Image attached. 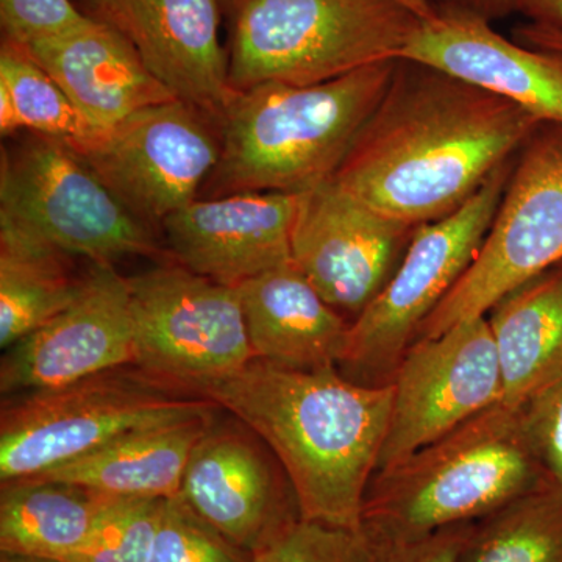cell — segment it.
I'll use <instances>...</instances> for the list:
<instances>
[{
    "mask_svg": "<svg viewBox=\"0 0 562 562\" xmlns=\"http://www.w3.org/2000/svg\"><path fill=\"white\" fill-rule=\"evenodd\" d=\"M222 0H92L94 18L116 29L151 76L220 124L233 95L220 41Z\"/></svg>",
    "mask_w": 562,
    "mask_h": 562,
    "instance_id": "cell-16",
    "label": "cell"
},
{
    "mask_svg": "<svg viewBox=\"0 0 562 562\" xmlns=\"http://www.w3.org/2000/svg\"><path fill=\"white\" fill-rule=\"evenodd\" d=\"M392 2L412 11L422 21L432 20L438 14V10L432 5L431 0H392Z\"/></svg>",
    "mask_w": 562,
    "mask_h": 562,
    "instance_id": "cell-37",
    "label": "cell"
},
{
    "mask_svg": "<svg viewBox=\"0 0 562 562\" xmlns=\"http://www.w3.org/2000/svg\"><path fill=\"white\" fill-rule=\"evenodd\" d=\"M166 501L111 497L88 541L65 562H149Z\"/></svg>",
    "mask_w": 562,
    "mask_h": 562,
    "instance_id": "cell-27",
    "label": "cell"
},
{
    "mask_svg": "<svg viewBox=\"0 0 562 562\" xmlns=\"http://www.w3.org/2000/svg\"><path fill=\"white\" fill-rule=\"evenodd\" d=\"M416 228L328 179L299 194L291 261L328 305L360 316L386 286Z\"/></svg>",
    "mask_w": 562,
    "mask_h": 562,
    "instance_id": "cell-13",
    "label": "cell"
},
{
    "mask_svg": "<svg viewBox=\"0 0 562 562\" xmlns=\"http://www.w3.org/2000/svg\"><path fill=\"white\" fill-rule=\"evenodd\" d=\"M398 60L372 63L324 83L235 90L220 120L221 157L210 198L301 194L331 179L390 91Z\"/></svg>",
    "mask_w": 562,
    "mask_h": 562,
    "instance_id": "cell-3",
    "label": "cell"
},
{
    "mask_svg": "<svg viewBox=\"0 0 562 562\" xmlns=\"http://www.w3.org/2000/svg\"><path fill=\"white\" fill-rule=\"evenodd\" d=\"M110 501L111 495L50 480L2 484L0 552L68 561Z\"/></svg>",
    "mask_w": 562,
    "mask_h": 562,
    "instance_id": "cell-23",
    "label": "cell"
},
{
    "mask_svg": "<svg viewBox=\"0 0 562 562\" xmlns=\"http://www.w3.org/2000/svg\"><path fill=\"white\" fill-rule=\"evenodd\" d=\"M512 172L503 162L464 205L414 231L386 286L350 324L338 364L344 376L369 386L390 383L420 325L475 260Z\"/></svg>",
    "mask_w": 562,
    "mask_h": 562,
    "instance_id": "cell-8",
    "label": "cell"
},
{
    "mask_svg": "<svg viewBox=\"0 0 562 562\" xmlns=\"http://www.w3.org/2000/svg\"><path fill=\"white\" fill-rule=\"evenodd\" d=\"M390 383L394 391L390 431L376 472L503 401L487 317H469L436 338L416 339Z\"/></svg>",
    "mask_w": 562,
    "mask_h": 562,
    "instance_id": "cell-12",
    "label": "cell"
},
{
    "mask_svg": "<svg viewBox=\"0 0 562 562\" xmlns=\"http://www.w3.org/2000/svg\"><path fill=\"white\" fill-rule=\"evenodd\" d=\"M251 562H372L360 531L297 519L251 554Z\"/></svg>",
    "mask_w": 562,
    "mask_h": 562,
    "instance_id": "cell-29",
    "label": "cell"
},
{
    "mask_svg": "<svg viewBox=\"0 0 562 562\" xmlns=\"http://www.w3.org/2000/svg\"><path fill=\"white\" fill-rule=\"evenodd\" d=\"M398 60L439 70L562 127V54L525 49L483 18L438 11L420 22Z\"/></svg>",
    "mask_w": 562,
    "mask_h": 562,
    "instance_id": "cell-18",
    "label": "cell"
},
{
    "mask_svg": "<svg viewBox=\"0 0 562 562\" xmlns=\"http://www.w3.org/2000/svg\"><path fill=\"white\" fill-rule=\"evenodd\" d=\"M195 394L232 413L268 446L290 480L301 519L360 531L392 416V384L369 386L336 368L251 360Z\"/></svg>",
    "mask_w": 562,
    "mask_h": 562,
    "instance_id": "cell-2",
    "label": "cell"
},
{
    "mask_svg": "<svg viewBox=\"0 0 562 562\" xmlns=\"http://www.w3.org/2000/svg\"><path fill=\"white\" fill-rule=\"evenodd\" d=\"M238 290L254 360L303 371L338 368L350 324L294 262L244 281Z\"/></svg>",
    "mask_w": 562,
    "mask_h": 562,
    "instance_id": "cell-20",
    "label": "cell"
},
{
    "mask_svg": "<svg viewBox=\"0 0 562 562\" xmlns=\"http://www.w3.org/2000/svg\"><path fill=\"white\" fill-rule=\"evenodd\" d=\"M25 49L57 81L92 132L177 99L151 76L131 41L94 16L61 38Z\"/></svg>",
    "mask_w": 562,
    "mask_h": 562,
    "instance_id": "cell-19",
    "label": "cell"
},
{
    "mask_svg": "<svg viewBox=\"0 0 562 562\" xmlns=\"http://www.w3.org/2000/svg\"><path fill=\"white\" fill-rule=\"evenodd\" d=\"M541 124L516 103L398 60L390 91L331 179L419 227L464 205Z\"/></svg>",
    "mask_w": 562,
    "mask_h": 562,
    "instance_id": "cell-1",
    "label": "cell"
},
{
    "mask_svg": "<svg viewBox=\"0 0 562 562\" xmlns=\"http://www.w3.org/2000/svg\"><path fill=\"white\" fill-rule=\"evenodd\" d=\"M211 124L216 122L203 111L176 99L68 144L111 194L150 227L194 202L216 169L221 139Z\"/></svg>",
    "mask_w": 562,
    "mask_h": 562,
    "instance_id": "cell-11",
    "label": "cell"
},
{
    "mask_svg": "<svg viewBox=\"0 0 562 562\" xmlns=\"http://www.w3.org/2000/svg\"><path fill=\"white\" fill-rule=\"evenodd\" d=\"M180 497L250 554L301 519L290 480L268 446L249 428L214 420L192 450Z\"/></svg>",
    "mask_w": 562,
    "mask_h": 562,
    "instance_id": "cell-15",
    "label": "cell"
},
{
    "mask_svg": "<svg viewBox=\"0 0 562 562\" xmlns=\"http://www.w3.org/2000/svg\"><path fill=\"white\" fill-rule=\"evenodd\" d=\"M149 562H251L180 497L168 498Z\"/></svg>",
    "mask_w": 562,
    "mask_h": 562,
    "instance_id": "cell-28",
    "label": "cell"
},
{
    "mask_svg": "<svg viewBox=\"0 0 562 562\" xmlns=\"http://www.w3.org/2000/svg\"><path fill=\"white\" fill-rule=\"evenodd\" d=\"M516 9L535 18L536 24L562 32V0H516Z\"/></svg>",
    "mask_w": 562,
    "mask_h": 562,
    "instance_id": "cell-33",
    "label": "cell"
},
{
    "mask_svg": "<svg viewBox=\"0 0 562 562\" xmlns=\"http://www.w3.org/2000/svg\"><path fill=\"white\" fill-rule=\"evenodd\" d=\"M88 20L70 0H0L3 38L24 47L61 38Z\"/></svg>",
    "mask_w": 562,
    "mask_h": 562,
    "instance_id": "cell-30",
    "label": "cell"
},
{
    "mask_svg": "<svg viewBox=\"0 0 562 562\" xmlns=\"http://www.w3.org/2000/svg\"><path fill=\"white\" fill-rule=\"evenodd\" d=\"M552 483L532 447L522 408L497 403L373 475L362 531L406 541L472 524Z\"/></svg>",
    "mask_w": 562,
    "mask_h": 562,
    "instance_id": "cell-4",
    "label": "cell"
},
{
    "mask_svg": "<svg viewBox=\"0 0 562 562\" xmlns=\"http://www.w3.org/2000/svg\"><path fill=\"white\" fill-rule=\"evenodd\" d=\"M532 447L554 486L562 491V373L522 406Z\"/></svg>",
    "mask_w": 562,
    "mask_h": 562,
    "instance_id": "cell-31",
    "label": "cell"
},
{
    "mask_svg": "<svg viewBox=\"0 0 562 562\" xmlns=\"http://www.w3.org/2000/svg\"><path fill=\"white\" fill-rule=\"evenodd\" d=\"M20 131H22V125L16 105H14L9 88L0 81V132L5 138V136L14 135Z\"/></svg>",
    "mask_w": 562,
    "mask_h": 562,
    "instance_id": "cell-36",
    "label": "cell"
},
{
    "mask_svg": "<svg viewBox=\"0 0 562 562\" xmlns=\"http://www.w3.org/2000/svg\"><path fill=\"white\" fill-rule=\"evenodd\" d=\"M213 420L194 417L138 428L33 479L77 484L111 497H179L192 450Z\"/></svg>",
    "mask_w": 562,
    "mask_h": 562,
    "instance_id": "cell-21",
    "label": "cell"
},
{
    "mask_svg": "<svg viewBox=\"0 0 562 562\" xmlns=\"http://www.w3.org/2000/svg\"><path fill=\"white\" fill-rule=\"evenodd\" d=\"M233 90L324 83L398 60L422 20L392 0H222Z\"/></svg>",
    "mask_w": 562,
    "mask_h": 562,
    "instance_id": "cell-5",
    "label": "cell"
},
{
    "mask_svg": "<svg viewBox=\"0 0 562 562\" xmlns=\"http://www.w3.org/2000/svg\"><path fill=\"white\" fill-rule=\"evenodd\" d=\"M0 562H65L60 560H50V558L22 557V554L2 553Z\"/></svg>",
    "mask_w": 562,
    "mask_h": 562,
    "instance_id": "cell-38",
    "label": "cell"
},
{
    "mask_svg": "<svg viewBox=\"0 0 562 562\" xmlns=\"http://www.w3.org/2000/svg\"><path fill=\"white\" fill-rule=\"evenodd\" d=\"M520 36L530 46L538 47V49L562 54V32L554 31L547 25L532 24L530 27L522 29Z\"/></svg>",
    "mask_w": 562,
    "mask_h": 562,
    "instance_id": "cell-35",
    "label": "cell"
},
{
    "mask_svg": "<svg viewBox=\"0 0 562 562\" xmlns=\"http://www.w3.org/2000/svg\"><path fill=\"white\" fill-rule=\"evenodd\" d=\"M299 194L235 192L195 199L162 221L179 265L227 286L291 261Z\"/></svg>",
    "mask_w": 562,
    "mask_h": 562,
    "instance_id": "cell-17",
    "label": "cell"
},
{
    "mask_svg": "<svg viewBox=\"0 0 562 562\" xmlns=\"http://www.w3.org/2000/svg\"><path fill=\"white\" fill-rule=\"evenodd\" d=\"M512 9H516V0H452L446 11L473 14L487 21V18L506 13Z\"/></svg>",
    "mask_w": 562,
    "mask_h": 562,
    "instance_id": "cell-34",
    "label": "cell"
},
{
    "mask_svg": "<svg viewBox=\"0 0 562 562\" xmlns=\"http://www.w3.org/2000/svg\"><path fill=\"white\" fill-rule=\"evenodd\" d=\"M131 290L113 265H92L65 312L7 349L0 391H47L135 362Z\"/></svg>",
    "mask_w": 562,
    "mask_h": 562,
    "instance_id": "cell-14",
    "label": "cell"
},
{
    "mask_svg": "<svg viewBox=\"0 0 562 562\" xmlns=\"http://www.w3.org/2000/svg\"><path fill=\"white\" fill-rule=\"evenodd\" d=\"M487 313L501 366L502 403L522 408L562 373V268L508 292Z\"/></svg>",
    "mask_w": 562,
    "mask_h": 562,
    "instance_id": "cell-22",
    "label": "cell"
},
{
    "mask_svg": "<svg viewBox=\"0 0 562 562\" xmlns=\"http://www.w3.org/2000/svg\"><path fill=\"white\" fill-rule=\"evenodd\" d=\"M472 525H452L406 541L364 535L371 546L372 562H458Z\"/></svg>",
    "mask_w": 562,
    "mask_h": 562,
    "instance_id": "cell-32",
    "label": "cell"
},
{
    "mask_svg": "<svg viewBox=\"0 0 562 562\" xmlns=\"http://www.w3.org/2000/svg\"><path fill=\"white\" fill-rule=\"evenodd\" d=\"M0 228L92 265L161 254L149 225L111 194L76 150L43 135L2 151Z\"/></svg>",
    "mask_w": 562,
    "mask_h": 562,
    "instance_id": "cell-7",
    "label": "cell"
},
{
    "mask_svg": "<svg viewBox=\"0 0 562 562\" xmlns=\"http://www.w3.org/2000/svg\"><path fill=\"white\" fill-rule=\"evenodd\" d=\"M0 81L11 92L22 128L66 143L91 135V128L57 81L24 46L7 38L0 49Z\"/></svg>",
    "mask_w": 562,
    "mask_h": 562,
    "instance_id": "cell-26",
    "label": "cell"
},
{
    "mask_svg": "<svg viewBox=\"0 0 562 562\" xmlns=\"http://www.w3.org/2000/svg\"><path fill=\"white\" fill-rule=\"evenodd\" d=\"M560 262L562 127L553 125L528 140L475 260L420 325L416 339L436 338L458 322L486 316L508 292Z\"/></svg>",
    "mask_w": 562,
    "mask_h": 562,
    "instance_id": "cell-9",
    "label": "cell"
},
{
    "mask_svg": "<svg viewBox=\"0 0 562 562\" xmlns=\"http://www.w3.org/2000/svg\"><path fill=\"white\" fill-rule=\"evenodd\" d=\"M135 362L184 392L231 375L254 360L241 295L179 262L127 277Z\"/></svg>",
    "mask_w": 562,
    "mask_h": 562,
    "instance_id": "cell-10",
    "label": "cell"
},
{
    "mask_svg": "<svg viewBox=\"0 0 562 562\" xmlns=\"http://www.w3.org/2000/svg\"><path fill=\"white\" fill-rule=\"evenodd\" d=\"M179 392L138 368H120L5 403L0 416L2 484L79 460L125 432L221 409L209 398Z\"/></svg>",
    "mask_w": 562,
    "mask_h": 562,
    "instance_id": "cell-6",
    "label": "cell"
},
{
    "mask_svg": "<svg viewBox=\"0 0 562 562\" xmlns=\"http://www.w3.org/2000/svg\"><path fill=\"white\" fill-rule=\"evenodd\" d=\"M69 255L0 228V347L10 349L65 312L85 277L69 271Z\"/></svg>",
    "mask_w": 562,
    "mask_h": 562,
    "instance_id": "cell-24",
    "label": "cell"
},
{
    "mask_svg": "<svg viewBox=\"0 0 562 562\" xmlns=\"http://www.w3.org/2000/svg\"><path fill=\"white\" fill-rule=\"evenodd\" d=\"M458 562H562V491L527 492L473 522Z\"/></svg>",
    "mask_w": 562,
    "mask_h": 562,
    "instance_id": "cell-25",
    "label": "cell"
}]
</instances>
